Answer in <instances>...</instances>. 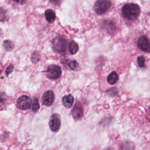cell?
<instances>
[{
	"label": "cell",
	"mask_w": 150,
	"mask_h": 150,
	"mask_svg": "<svg viewBox=\"0 0 150 150\" xmlns=\"http://www.w3.org/2000/svg\"><path fill=\"white\" fill-rule=\"evenodd\" d=\"M140 13V8L135 4H127L122 8V14L127 20L136 19Z\"/></svg>",
	"instance_id": "1"
},
{
	"label": "cell",
	"mask_w": 150,
	"mask_h": 150,
	"mask_svg": "<svg viewBox=\"0 0 150 150\" xmlns=\"http://www.w3.org/2000/svg\"><path fill=\"white\" fill-rule=\"evenodd\" d=\"M45 16L46 19V20L49 22V23H53L56 18V15L55 12L50 9H47L45 11Z\"/></svg>",
	"instance_id": "11"
},
{
	"label": "cell",
	"mask_w": 150,
	"mask_h": 150,
	"mask_svg": "<svg viewBox=\"0 0 150 150\" xmlns=\"http://www.w3.org/2000/svg\"><path fill=\"white\" fill-rule=\"evenodd\" d=\"M43 104L46 106H50L54 102V94L52 91L48 90L45 92L42 97Z\"/></svg>",
	"instance_id": "8"
},
{
	"label": "cell",
	"mask_w": 150,
	"mask_h": 150,
	"mask_svg": "<svg viewBox=\"0 0 150 150\" xmlns=\"http://www.w3.org/2000/svg\"><path fill=\"white\" fill-rule=\"evenodd\" d=\"M3 46L6 50L11 51L13 49V48L14 47V43L11 40H6L4 42Z\"/></svg>",
	"instance_id": "14"
},
{
	"label": "cell",
	"mask_w": 150,
	"mask_h": 150,
	"mask_svg": "<svg viewBox=\"0 0 150 150\" xmlns=\"http://www.w3.org/2000/svg\"><path fill=\"white\" fill-rule=\"evenodd\" d=\"M39 103L37 98H35L33 101V103L31 104V110L33 112H36L39 109Z\"/></svg>",
	"instance_id": "15"
},
{
	"label": "cell",
	"mask_w": 150,
	"mask_h": 150,
	"mask_svg": "<svg viewBox=\"0 0 150 150\" xmlns=\"http://www.w3.org/2000/svg\"><path fill=\"white\" fill-rule=\"evenodd\" d=\"M138 47L143 52H150V41L146 36H141L138 40Z\"/></svg>",
	"instance_id": "7"
},
{
	"label": "cell",
	"mask_w": 150,
	"mask_h": 150,
	"mask_svg": "<svg viewBox=\"0 0 150 150\" xmlns=\"http://www.w3.org/2000/svg\"><path fill=\"white\" fill-rule=\"evenodd\" d=\"M137 61L140 67H144L145 66V58L143 56H139L137 59Z\"/></svg>",
	"instance_id": "18"
},
{
	"label": "cell",
	"mask_w": 150,
	"mask_h": 150,
	"mask_svg": "<svg viewBox=\"0 0 150 150\" xmlns=\"http://www.w3.org/2000/svg\"><path fill=\"white\" fill-rule=\"evenodd\" d=\"M6 18L5 11L3 9H0V21H4Z\"/></svg>",
	"instance_id": "20"
},
{
	"label": "cell",
	"mask_w": 150,
	"mask_h": 150,
	"mask_svg": "<svg viewBox=\"0 0 150 150\" xmlns=\"http://www.w3.org/2000/svg\"><path fill=\"white\" fill-rule=\"evenodd\" d=\"M53 47L54 50L57 53L63 54L66 48V40L60 36L56 37L53 41Z\"/></svg>",
	"instance_id": "3"
},
{
	"label": "cell",
	"mask_w": 150,
	"mask_h": 150,
	"mask_svg": "<svg viewBox=\"0 0 150 150\" xmlns=\"http://www.w3.org/2000/svg\"><path fill=\"white\" fill-rule=\"evenodd\" d=\"M74 102V98L71 94L64 96L62 98V103L63 105L67 108H70Z\"/></svg>",
	"instance_id": "10"
},
{
	"label": "cell",
	"mask_w": 150,
	"mask_h": 150,
	"mask_svg": "<svg viewBox=\"0 0 150 150\" xmlns=\"http://www.w3.org/2000/svg\"><path fill=\"white\" fill-rule=\"evenodd\" d=\"M61 125L60 115L57 114H53L49 120V127L52 131L57 132L59 130Z\"/></svg>",
	"instance_id": "6"
},
{
	"label": "cell",
	"mask_w": 150,
	"mask_h": 150,
	"mask_svg": "<svg viewBox=\"0 0 150 150\" xmlns=\"http://www.w3.org/2000/svg\"><path fill=\"white\" fill-rule=\"evenodd\" d=\"M6 98V96L4 93L0 92V107H1L5 103Z\"/></svg>",
	"instance_id": "19"
},
{
	"label": "cell",
	"mask_w": 150,
	"mask_h": 150,
	"mask_svg": "<svg viewBox=\"0 0 150 150\" xmlns=\"http://www.w3.org/2000/svg\"><path fill=\"white\" fill-rule=\"evenodd\" d=\"M71 115L75 120L80 119L83 115V109L80 103H76L71 110Z\"/></svg>",
	"instance_id": "9"
},
{
	"label": "cell",
	"mask_w": 150,
	"mask_h": 150,
	"mask_svg": "<svg viewBox=\"0 0 150 150\" xmlns=\"http://www.w3.org/2000/svg\"><path fill=\"white\" fill-rule=\"evenodd\" d=\"M118 80V75L116 72H111L107 77V81L110 84L113 85L117 82Z\"/></svg>",
	"instance_id": "12"
},
{
	"label": "cell",
	"mask_w": 150,
	"mask_h": 150,
	"mask_svg": "<svg viewBox=\"0 0 150 150\" xmlns=\"http://www.w3.org/2000/svg\"><path fill=\"white\" fill-rule=\"evenodd\" d=\"M46 74L49 79L55 80L60 77L62 70L59 66L52 64L47 67L46 71Z\"/></svg>",
	"instance_id": "4"
},
{
	"label": "cell",
	"mask_w": 150,
	"mask_h": 150,
	"mask_svg": "<svg viewBox=\"0 0 150 150\" xmlns=\"http://www.w3.org/2000/svg\"><path fill=\"white\" fill-rule=\"evenodd\" d=\"M111 6V2L106 0H98L94 5L95 12L98 15H102L107 12Z\"/></svg>",
	"instance_id": "2"
},
{
	"label": "cell",
	"mask_w": 150,
	"mask_h": 150,
	"mask_svg": "<svg viewBox=\"0 0 150 150\" xmlns=\"http://www.w3.org/2000/svg\"><path fill=\"white\" fill-rule=\"evenodd\" d=\"M13 66L12 64H10L7 68H6V76H8L12 71H13Z\"/></svg>",
	"instance_id": "21"
},
{
	"label": "cell",
	"mask_w": 150,
	"mask_h": 150,
	"mask_svg": "<svg viewBox=\"0 0 150 150\" xmlns=\"http://www.w3.org/2000/svg\"><path fill=\"white\" fill-rule=\"evenodd\" d=\"M79 50L78 45L74 41L71 42L69 45V50L71 54H76Z\"/></svg>",
	"instance_id": "13"
},
{
	"label": "cell",
	"mask_w": 150,
	"mask_h": 150,
	"mask_svg": "<svg viewBox=\"0 0 150 150\" xmlns=\"http://www.w3.org/2000/svg\"><path fill=\"white\" fill-rule=\"evenodd\" d=\"M68 66L71 70H76L78 67V63L76 60H73L68 63Z\"/></svg>",
	"instance_id": "17"
},
{
	"label": "cell",
	"mask_w": 150,
	"mask_h": 150,
	"mask_svg": "<svg viewBox=\"0 0 150 150\" xmlns=\"http://www.w3.org/2000/svg\"><path fill=\"white\" fill-rule=\"evenodd\" d=\"M40 59V54L38 51L34 52L31 56V60L33 63H37Z\"/></svg>",
	"instance_id": "16"
},
{
	"label": "cell",
	"mask_w": 150,
	"mask_h": 150,
	"mask_svg": "<svg viewBox=\"0 0 150 150\" xmlns=\"http://www.w3.org/2000/svg\"><path fill=\"white\" fill-rule=\"evenodd\" d=\"M30 98L26 95L21 96L16 101V106L22 110H25L30 107L32 104Z\"/></svg>",
	"instance_id": "5"
}]
</instances>
